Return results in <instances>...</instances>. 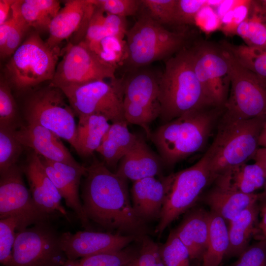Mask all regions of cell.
Wrapping results in <instances>:
<instances>
[{
    "instance_id": "6da1fadb",
    "label": "cell",
    "mask_w": 266,
    "mask_h": 266,
    "mask_svg": "<svg viewBox=\"0 0 266 266\" xmlns=\"http://www.w3.org/2000/svg\"><path fill=\"white\" fill-rule=\"evenodd\" d=\"M86 168L81 198L88 220L107 230L143 236L146 223L130 201L127 180L98 160Z\"/></svg>"
},
{
    "instance_id": "7a4b0ae2",
    "label": "cell",
    "mask_w": 266,
    "mask_h": 266,
    "mask_svg": "<svg viewBox=\"0 0 266 266\" xmlns=\"http://www.w3.org/2000/svg\"><path fill=\"white\" fill-rule=\"evenodd\" d=\"M224 108L210 107L187 113L163 124L151 132L164 165L172 166L206 144Z\"/></svg>"
},
{
    "instance_id": "3957f363",
    "label": "cell",
    "mask_w": 266,
    "mask_h": 266,
    "mask_svg": "<svg viewBox=\"0 0 266 266\" xmlns=\"http://www.w3.org/2000/svg\"><path fill=\"white\" fill-rule=\"evenodd\" d=\"M159 118L163 124L187 113L213 107L195 73L191 48L184 47L166 60L159 77Z\"/></svg>"
},
{
    "instance_id": "277c9868",
    "label": "cell",
    "mask_w": 266,
    "mask_h": 266,
    "mask_svg": "<svg viewBox=\"0 0 266 266\" xmlns=\"http://www.w3.org/2000/svg\"><path fill=\"white\" fill-rule=\"evenodd\" d=\"M266 116L242 119L224 113L208 148L212 182L219 175L253 158Z\"/></svg>"
},
{
    "instance_id": "5b68a950",
    "label": "cell",
    "mask_w": 266,
    "mask_h": 266,
    "mask_svg": "<svg viewBox=\"0 0 266 266\" xmlns=\"http://www.w3.org/2000/svg\"><path fill=\"white\" fill-rule=\"evenodd\" d=\"M127 56L124 64L130 71L159 60L167 59L184 48V32H172L147 13L141 16L126 35Z\"/></svg>"
},
{
    "instance_id": "8992f818",
    "label": "cell",
    "mask_w": 266,
    "mask_h": 266,
    "mask_svg": "<svg viewBox=\"0 0 266 266\" xmlns=\"http://www.w3.org/2000/svg\"><path fill=\"white\" fill-rule=\"evenodd\" d=\"M61 51L51 47L39 33L32 32L5 65L7 80L18 90H26L54 77Z\"/></svg>"
},
{
    "instance_id": "52a82bcc",
    "label": "cell",
    "mask_w": 266,
    "mask_h": 266,
    "mask_svg": "<svg viewBox=\"0 0 266 266\" xmlns=\"http://www.w3.org/2000/svg\"><path fill=\"white\" fill-rule=\"evenodd\" d=\"M63 92L48 86L32 92L26 100L24 114L27 124L43 127L75 147V113Z\"/></svg>"
},
{
    "instance_id": "ba28073f",
    "label": "cell",
    "mask_w": 266,
    "mask_h": 266,
    "mask_svg": "<svg viewBox=\"0 0 266 266\" xmlns=\"http://www.w3.org/2000/svg\"><path fill=\"white\" fill-rule=\"evenodd\" d=\"M208 149L193 166L172 173V179L155 232L160 235L171 223L196 203L212 182Z\"/></svg>"
},
{
    "instance_id": "9c48e42d",
    "label": "cell",
    "mask_w": 266,
    "mask_h": 266,
    "mask_svg": "<svg viewBox=\"0 0 266 266\" xmlns=\"http://www.w3.org/2000/svg\"><path fill=\"white\" fill-rule=\"evenodd\" d=\"M60 89L78 118L99 114L112 123L126 120L122 80H96Z\"/></svg>"
},
{
    "instance_id": "30bf717a",
    "label": "cell",
    "mask_w": 266,
    "mask_h": 266,
    "mask_svg": "<svg viewBox=\"0 0 266 266\" xmlns=\"http://www.w3.org/2000/svg\"><path fill=\"white\" fill-rule=\"evenodd\" d=\"M194 70L207 99L224 108L231 83V67L226 51L220 45L201 41L191 48Z\"/></svg>"
},
{
    "instance_id": "8fae6325",
    "label": "cell",
    "mask_w": 266,
    "mask_h": 266,
    "mask_svg": "<svg viewBox=\"0 0 266 266\" xmlns=\"http://www.w3.org/2000/svg\"><path fill=\"white\" fill-rule=\"evenodd\" d=\"M122 82L125 119L128 124L142 127L150 138L149 126L160 114L159 77L138 68L131 70Z\"/></svg>"
},
{
    "instance_id": "7c38bea8",
    "label": "cell",
    "mask_w": 266,
    "mask_h": 266,
    "mask_svg": "<svg viewBox=\"0 0 266 266\" xmlns=\"http://www.w3.org/2000/svg\"><path fill=\"white\" fill-rule=\"evenodd\" d=\"M67 259L48 221L16 232L10 266H61Z\"/></svg>"
},
{
    "instance_id": "4fadbf2b",
    "label": "cell",
    "mask_w": 266,
    "mask_h": 266,
    "mask_svg": "<svg viewBox=\"0 0 266 266\" xmlns=\"http://www.w3.org/2000/svg\"><path fill=\"white\" fill-rule=\"evenodd\" d=\"M116 68L102 60L83 40L69 42L49 85L61 89L106 78L115 80Z\"/></svg>"
},
{
    "instance_id": "5bb4252c",
    "label": "cell",
    "mask_w": 266,
    "mask_h": 266,
    "mask_svg": "<svg viewBox=\"0 0 266 266\" xmlns=\"http://www.w3.org/2000/svg\"><path fill=\"white\" fill-rule=\"evenodd\" d=\"M225 50L230 63L231 83L223 113L242 119L266 116V80L242 66Z\"/></svg>"
},
{
    "instance_id": "9a60e30c",
    "label": "cell",
    "mask_w": 266,
    "mask_h": 266,
    "mask_svg": "<svg viewBox=\"0 0 266 266\" xmlns=\"http://www.w3.org/2000/svg\"><path fill=\"white\" fill-rule=\"evenodd\" d=\"M22 172L16 164L0 174V219L16 218V232L48 221L50 216L35 203L24 183Z\"/></svg>"
},
{
    "instance_id": "2e32d148",
    "label": "cell",
    "mask_w": 266,
    "mask_h": 266,
    "mask_svg": "<svg viewBox=\"0 0 266 266\" xmlns=\"http://www.w3.org/2000/svg\"><path fill=\"white\" fill-rule=\"evenodd\" d=\"M138 238L132 235L85 230L74 233H64L60 235V242L67 259L75 260L121 250Z\"/></svg>"
},
{
    "instance_id": "e0dca14e",
    "label": "cell",
    "mask_w": 266,
    "mask_h": 266,
    "mask_svg": "<svg viewBox=\"0 0 266 266\" xmlns=\"http://www.w3.org/2000/svg\"><path fill=\"white\" fill-rule=\"evenodd\" d=\"M39 157L46 172L67 206L73 210L84 227L89 228L90 221L84 212L79 194L81 179L86 174V167L80 164L73 165Z\"/></svg>"
},
{
    "instance_id": "ac0fdd59",
    "label": "cell",
    "mask_w": 266,
    "mask_h": 266,
    "mask_svg": "<svg viewBox=\"0 0 266 266\" xmlns=\"http://www.w3.org/2000/svg\"><path fill=\"white\" fill-rule=\"evenodd\" d=\"M92 0H68L52 19L46 40L51 47H58L65 39L77 32L82 40L95 8Z\"/></svg>"
},
{
    "instance_id": "d6986e66",
    "label": "cell",
    "mask_w": 266,
    "mask_h": 266,
    "mask_svg": "<svg viewBox=\"0 0 266 266\" xmlns=\"http://www.w3.org/2000/svg\"><path fill=\"white\" fill-rule=\"evenodd\" d=\"M172 179V173L133 182L131 189L133 206L138 216L145 223L159 220Z\"/></svg>"
},
{
    "instance_id": "ffe728a7",
    "label": "cell",
    "mask_w": 266,
    "mask_h": 266,
    "mask_svg": "<svg viewBox=\"0 0 266 266\" xmlns=\"http://www.w3.org/2000/svg\"><path fill=\"white\" fill-rule=\"evenodd\" d=\"M23 171L36 205L48 215L58 212L67 217V211L61 203V196L46 172L39 156L34 152L29 156Z\"/></svg>"
},
{
    "instance_id": "44dd1931",
    "label": "cell",
    "mask_w": 266,
    "mask_h": 266,
    "mask_svg": "<svg viewBox=\"0 0 266 266\" xmlns=\"http://www.w3.org/2000/svg\"><path fill=\"white\" fill-rule=\"evenodd\" d=\"M17 138L24 146L31 148L38 156L52 161L73 165L78 163L64 145L61 138L41 126L27 124L15 130Z\"/></svg>"
},
{
    "instance_id": "7402d4cb",
    "label": "cell",
    "mask_w": 266,
    "mask_h": 266,
    "mask_svg": "<svg viewBox=\"0 0 266 266\" xmlns=\"http://www.w3.org/2000/svg\"><path fill=\"white\" fill-rule=\"evenodd\" d=\"M213 181L214 186L205 194L203 200L211 212L226 222L258 202V193L245 194L232 188L225 173L219 175Z\"/></svg>"
},
{
    "instance_id": "603a6c76",
    "label": "cell",
    "mask_w": 266,
    "mask_h": 266,
    "mask_svg": "<svg viewBox=\"0 0 266 266\" xmlns=\"http://www.w3.org/2000/svg\"><path fill=\"white\" fill-rule=\"evenodd\" d=\"M163 166L160 156L138 136L134 145L119 162L115 172L134 182L161 175Z\"/></svg>"
},
{
    "instance_id": "cb8c5ba5",
    "label": "cell",
    "mask_w": 266,
    "mask_h": 266,
    "mask_svg": "<svg viewBox=\"0 0 266 266\" xmlns=\"http://www.w3.org/2000/svg\"><path fill=\"white\" fill-rule=\"evenodd\" d=\"M210 222V211L195 208L188 212L173 230L188 250L191 260H201L207 245Z\"/></svg>"
},
{
    "instance_id": "d4e9b609",
    "label": "cell",
    "mask_w": 266,
    "mask_h": 266,
    "mask_svg": "<svg viewBox=\"0 0 266 266\" xmlns=\"http://www.w3.org/2000/svg\"><path fill=\"white\" fill-rule=\"evenodd\" d=\"M126 120L113 122L97 150L110 169H116L122 158L136 142L138 136L131 132ZM111 170V169H110Z\"/></svg>"
},
{
    "instance_id": "484cf974",
    "label": "cell",
    "mask_w": 266,
    "mask_h": 266,
    "mask_svg": "<svg viewBox=\"0 0 266 266\" xmlns=\"http://www.w3.org/2000/svg\"><path fill=\"white\" fill-rule=\"evenodd\" d=\"M260 212L257 202L228 222L229 247L227 256H238L249 246L259 222Z\"/></svg>"
},
{
    "instance_id": "4316f807",
    "label": "cell",
    "mask_w": 266,
    "mask_h": 266,
    "mask_svg": "<svg viewBox=\"0 0 266 266\" xmlns=\"http://www.w3.org/2000/svg\"><path fill=\"white\" fill-rule=\"evenodd\" d=\"M78 119L74 149L80 156L88 157L99 147L111 124L106 117L99 114Z\"/></svg>"
},
{
    "instance_id": "83f0119b",
    "label": "cell",
    "mask_w": 266,
    "mask_h": 266,
    "mask_svg": "<svg viewBox=\"0 0 266 266\" xmlns=\"http://www.w3.org/2000/svg\"><path fill=\"white\" fill-rule=\"evenodd\" d=\"M17 3L25 22L38 33L49 30L51 21L61 8L57 0H17Z\"/></svg>"
},
{
    "instance_id": "f1b7e54d",
    "label": "cell",
    "mask_w": 266,
    "mask_h": 266,
    "mask_svg": "<svg viewBox=\"0 0 266 266\" xmlns=\"http://www.w3.org/2000/svg\"><path fill=\"white\" fill-rule=\"evenodd\" d=\"M235 34L248 46L263 49L266 43V12L260 1H251L248 14L237 26Z\"/></svg>"
},
{
    "instance_id": "f546056e",
    "label": "cell",
    "mask_w": 266,
    "mask_h": 266,
    "mask_svg": "<svg viewBox=\"0 0 266 266\" xmlns=\"http://www.w3.org/2000/svg\"><path fill=\"white\" fill-rule=\"evenodd\" d=\"M210 212L209 237L206 249L201 258V266H219L229 247L228 228L226 221Z\"/></svg>"
},
{
    "instance_id": "4dcf8cb0",
    "label": "cell",
    "mask_w": 266,
    "mask_h": 266,
    "mask_svg": "<svg viewBox=\"0 0 266 266\" xmlns=\"http://www.w3.org/2000/svg\"><path fill=\"white\" fill-rule=\"evenodd\" d=\"M231 187L245 194L256 193L264 188L266 181V172L257 163H244L226 172Z\"/></svg>"
},
{
    "instance_id": "1f68e13d",
    "label": "cell",
    "mask_w": 266,
    "mask_h": 266,
    "mask_svg": "<svg viewBox=\"0 0 266 266\" xmlns=\"http://www.w3.org/2000/svg\"><path fill=\"white\" fill-rule=\"evenodd\" d=\"M220 44L240 65L266 80V50L235 45L225 40L221 41Z\"/></svg>"
},
{
    "instance_id": "d6a6232c",
    "label": "cell",
    "mask_w": 266,
    "mask_h": 266,
    "mask_svg": "<svg viewBox=\"0 0 266 266\" xmlns=\"http://www.w3.org/2000/svg\"><path fill=\"white\" fill-rule=\"evenodd\" d=\"M138 251L124 248L121 250L96 254L75 260L67 259L61 266H124L134 261Z\"/></svg>"
},
{
    "instance_id": "836d02e7",
    "label": "cell",
    "mask_w": 266,
    "mask_h": 266,
    "mask_svg": "<svg viewBox=\"0 0 266 266\" xmlns=\"http://www.w3.org/2000/svg\"><path fill=\"white\" fill-rule=\"evenodd\" d=\"M86 43L102 60L117 67L126 59L127 50L124 39L106 36L97 42Z\"/></svg>"
},
{
    "instance_id": "e575fe53",
    "label": "cell",
    "mask_w": 266,
    "mask_h": 266,
    "mask_svg": "<svg viewBox=\"0 0 266 266\" xmlns=\"http://www.w3.org/2000/svg\"><path fill=\"white\" fill-rule=\"evenodd\" d=\"M16 129L0 128V173L16 164L24 147L17 138Z\"/></svg>"
},
{
    "instance_id": "d590c367",
    "label": "cell",
    "mask_w": 266,
    "mask_h": 266,
    "mask_svg": "<svg viewBox=\"0 0 266 266\" xmlns=\"http://www.w3.org/2000/svg\"><path fill=\"white\" fill-rule=\"evenodd\" d=\"M159 253L165 266H190L189 252L173 230L166 241L159 245Z\"/></svg>"
},
{
    "instance_id": "8d00e7d4",
    "label": "cell",
    "mask_w": 266,
    "mask_h": 266,
    "mask_svg": "<svg viewBox=\"0 0 266 266\" xmlns=\"http://www.w3.org/2000/svg\"><path fill=\"white\" fill-rule=\"evenodd\" d=\"M17 105L7 79H0V128L17 129L20 127Z\"/></svg>"
},
{
    "instance_id": "74e56055",
    "label": "cell",
    "mask_w": 266,
    "mask_h": 266,
    "mask_svg": "<svg viewBox=\"0 0 266 266\" xmlns=\"http://www.w3.org/2000/svg\"><path fill=\"white\" fill-rule=\"evenodd\" d=\"M13 22L10 29L5 48L0 53V57L4 59L11 56L22 44L25 33L31 28L22 17L18 7L17 0L12 6L11 15Z\"/></svg>"
},
{
    "instance_id": "f35d334b",
    "label": "cell",
    "mask_w": 266,
    "mask_h": 266,
    "mask_svg": "<svg viewBox=\"0 0 266 266\" xmlns=\"http://www.w3.org/2000/svg\"><path fill=\"white\" fill-rule=\"evenodd\" d=\"M17 225L15 217L0 219V262L4 266L11 264Z\"/></svg>"
},
{
    "instance_id": "ab89813d",
    "label": "cell",
    "mask_w": 266,
    "mask_h": 266,
    "mask_svg": "<svg viewBox=\"0 0 266 266\" xmlns=\"http://www.w3.org/2000/svg\"><path fill=\"white\" fill-rule=\"evenodd\" d=\"M224 1L177 0L175 24H193L201 10L207 6H219Z\"/></svg>"
},
{
    "instance_id": "60d3db41",
    "label": "cell",
    "mask_w": 266,
    "mask_h": 266,
    "mask_svg": "<svg viewBox=\"0 0 266 266\" xmlns=\"http://www.w3.org/2000/svg\"><path fill=\"white\" fill-rule=\"evenodd\" d=\"M147 14L161 25L175 24L177 0H140Z\"/></svg>"
},
{
    "instance_id": "b9f144b4",
    "label": "cell",
    "mask_w": 266,
    "mask_h": 266,
    "mask_svg": "<svg viewBox=\"0 0 266 266\" xmlns=\"http://www.w3.org/2000/svg\"><path fill=\"white\" fill-rule=\"evenodd\" d=\"M99 8L106 13L126 18L135 15L140 5L138 0H92Z\"/></svg>"
},
{
    "instance_id": "7bdbcfd3",
    "label": "cell",
    "mask_w": 266,
    "mask_h": 266,
    "mask_svg": "<svg viewBox=\"0 0 266 266\" xmlns=\"http://www.w3.org/2000/svg\"><path fill=\"white\" fill-rule=\"evenodd\" d=\"M141 240L134 266H165L160 257L159 245L146 235Z\"/></svg>"
},
{
    "instance_id": "ee69618b",
    "label": "cell",
    "mask_w": 266,
    "mask_h": 266,
    "mask_svg": "<svg viewBox=\"0 0 266 266\" xmlns=\"http://www.w3.org/2000/svg\"><path fill=\"white\" fill-rule=\"evenodd\" d=\"M233 266H266V241H258L249 245Z\"/></svg>"
},
{
    "instance_id": "f6af8a7d",
    "label": "cell",
    "mask_w": 266,
    "mask_h": 266,
    "mask_svg": "<svg viewBox=\"0 0 266 266\" xmlns=\"http://www.w3.org/2000/svg\"><path fill=\"white\" fill-rule=\"evenodd\" d=\"M104 14V11L96 6L82 40L87 43L95 42L107 36L103 23Z\"/></svg>"
},
{
    "instance_id": "bcb514c9",
    "label": "cell",
    "mask_w": 266,
    "mask_h": 266,
    "mask_svg": "<svg viewBox=\"0 0 266 266\" xmlns=\"http://www.w3.org/2000/svg\"><path fill=\"white\" fill-rule=\"evenodd\" d=\"M105 13L103 23L106 35L124 39L128 31L126 18Z\"/></svg>"
},
{
    "instance_id": "7dc6e473",
    "label": "cell",
    "mask_w": 266,
    "mask_h": 266,
    "mask_svg": "<svg viewBox=\"0 0 266 266\" xmlns=\"http://www.w3.org/2000/svg\"><path fill=\"white\" fill-rule=\"evenodd\" d=\"M261 219L256 229L254 237L258 241H266V206L260 208Z\"/></svg>"
},
{
    "instance_id": "c3c4849f",
    "label": "cell",
    "mask_w": 266,
    "mask_h": 266,
    "mask_svg": "<svg viewBox=\"0 0 266 266\" xmlns=\"http://www.w3.org/2000/svg\"><path fill=\"white\" fill-rule=\"evenodd\" d=\"M15 0H0V25L3 24L9 17V14L12 12V6Z\"/></svg>"
},
{
    "instance_id": "681fc988",
    "label": "cell",
    "mask_w": 266,
    "mask_h": 266,
    "mask_svg": "<svg viewBox=\"0 0 266 266\" xmlns=\"http://www.w3.org/2000/svg\"><path fill=\"white\" fill-rule=\"evenodd\" d=\"M12 22L13 19L11 16L8 20L0 25V53H2L5 48Z\"/></svg>"
},
{
    "instance_id": "f907efd6",
    "label": "cell",
    "mask_w": 266,
    "mask_h": 266,
    "mask_svg": "<svg viewBox=\"0 0 266 266\" xmlns=\"http://www.w3.org/2000/svg\"><path fill=\"white\" fill-rule=\"evenodd\" d=\"M253 159L260 165L266 172V147H260L257 150Z\"/></svg>"
},
{
    "instance_id": "816d5d0a",
    "label": "cell",
    "mask_w": 266,
    "mask_h": 266,
    "mask_svg": "<svg viewBox=\"0 0 266 266\" xmlns=\"http://www.w3.org/2000/svg\"><path fill=\"white\" fill-rule=\"evenodd\" d=\"M258 203L260 208L266 206V181L263 191L258 193Z\"/></svg>"
},
{
    "instance_id": "f5cc1de1",
    "label": "cell",
    "mask_w": 266,
    "mask_h": 266,
    "mask_svg": "<svg viewBox=\"0 0 266 266\" xmlns=\"http://www.w3.org/2000/svg\"><path fill=\"white\" fill-rule=\"evenodd\" d=\"M259 147H266V121L262 130L259 140Z\"/></svg>"
},
{
    "instance_id": "db71d44e",
    "label": "cell",
    "mask_w": 266,
    "mask_h": 266,
    "mask_svg": "<svg viewBox=\"0 0 266 266\" xmlns=\"http://www.w3.org/2000/svg\"><path fill=\"white\" fill-rule=\"evenodd\" d=\"M261 2V4L265 10V11L266 12V0H262L260 1Z\"/></svg>"
},
{
    "instance_id": "11a10c76",
    "label": "cell",
    "mask_w": 266,
    "mask_h": 266,
    "mask_svg": "<svg viewBox=\"0 0 266 266\" xmlns=\"http://www.w3.org/2000/svg\"><path fill=\"white\" fill-rule=\"evenodd\" d=\"M135 260L131 263H129L124 266H134Z\"/></svg>"
},
{
    "instance_id": "9f6ffc18",
    "label": "cell",
    "mask_w": 266,
    "mask_h": 266,
    "mask_svg": "<svg viewBox=\"0 0 266 266\" xmlns=\"http://www.w3.org/2000/svg\"><path fill=\"white\" fill-rule=\"evenodd\" d=\"M262 49L266 50V43L264 47L263 48V49Z\"/></svg>"
}]
</instances>
